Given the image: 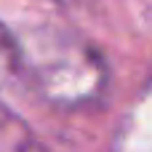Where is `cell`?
<instances>
[{
  "label": "cell",
  "instance_id": "6da1fadb",
  "mask_svg": "<svg viewBox=\"0 0 152 152\" xmlns=\"http://www.w3.org/2000/svg\"><path fill=\"white\" fill-rule=\"evenodd\" d=\"M19 40L21 77L56 107H86L107 86V67L96 48L69 29L40 27Z\"/></svg>",
  "mask_w": 152,
  "mask_h": 152
},
{
  "label": "cell",
  "instance_id": "277c9868",
  "mask_svg": "<svg viewBox=\"0 0 152 152\" xmlns=\"http://www.w3.org/2000/svg\"><path fill=\"white\" fill-rule=\"evenodd\" d=\"M56 3H75V0H56Z\"/></svg>",
  "mask_w": 152,
  "mask_h": 152
},
{
  "label": "cell",
  "instance_id": "7a4b0ae2",
  "mask_svg": "<svg viewBox=\"0 0 152 152\" xmlns=\"http://www.w3.org/2000/svg\"><path fill=\"white\" fill-rule=\"evenodd\" d=\"M0 152H45L32 128L5 104H0Z\"/></svg>",
  "mask_w": 152,
  "mask_h": 152
},
{
  "label": "cell",
  "instance_id": "3957f363",
  "mask_svg": "<svg viewBox=\"0 0 152 152\" xmlns=\"http://www.w3.org/2000/svg\"><path fill=\"white\" fill-rule=\"evenodd\" d=\"M21 77V53L16 35L0 21V91Z\"/></svg>",
  "mask_w": 152,
  "mask_h": 152
}]
</instances>
